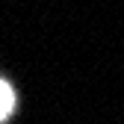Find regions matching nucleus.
Masks as SVG:
<instances>
[{
	"label": "nucleus",
	"mask_w": 124,
	"mask_h": 124,
	"mask_svg": "<svg viewBox=\"0 0 124 124\" xmlns=\"http://www.w3.org/2000/svg\"><path fill=\"white\" fill-rule=\"evenodd\" d=\"M0 92H3V112H0V118L9 121V118H12V109H15V92H12V83L3 80V83H0Z\"/></svg>",
	"instance_id": "obj_1"
}]
</instances>
